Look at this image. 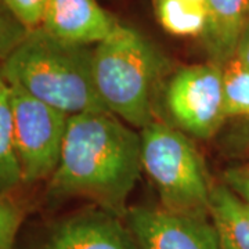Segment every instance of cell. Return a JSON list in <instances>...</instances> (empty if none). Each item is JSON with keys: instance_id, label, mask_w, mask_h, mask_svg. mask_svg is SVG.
Wrapping results in <instances>:
<instances>
[{"instance_id": "6da1fadb", "label": "cell", "mask_w": 249, "mask_h": 249, "mask_svg": "<svg viewBox=\"0 0 249 249\" xmlns=\"http://www.w3.org/2000/svg\"><path fill=\"white\" fill-rule=\"evenodd\" d=\"M142 169V139L130 124L107 111L71 115L58 166L47 180L46 204L86 198L124 219Z\"/></svg>"}, {"instance_id": "7a4b0ae2", "label": "cell", "mask_w": 249, "mask_h": 249, "mask_svg": "<svg viewBox=\"0 0 249 249\" xmlns=\"http://www.w3.org/2000/svg\"><path fill=\"white\" fill-rule=\"evenodd\" d=\"M93 52L37 28L1 62L3 76L68 116L107 111L94 86Z\"/></svg>"}, {"instance_id": "3957f363", "label": "cell", "mask_w": 249, "mask_h": 249, "mask_svg": "<svg viewBox=\"0 0 249 249\" xmlns=\"http://www.w3.org/2000/svg\"><path fill=\"white\" fill-rule=\"evenodd\" d=\"M168 60L134 28L118 25L93 52V76L108 112L142 130L154 121L152 101Z\"/></svg>"}, {"instance_id": "277c9868", "label": "cell", "mask_w": 249, "mask_h": 249, "mask_svg": "<svg viewBox=\"0 0 249 249\" xmlns=\"http://www.w3.org/2000/svg\"><path fill=\"white\" fill-rule=\"evenodd\" d=\"M142 169L172 213L209 217L211 190L204 162L186 133L152 121L140 130Z\"/></svg>"}, {"instance_id": "5b68a950", "label": "cell", "mask_w": 249, "mask_h": 249, "mask_svg": "<svg viewBox=\"0 0 249 249\" xmlns=\"http://www.w3.org/2000/svg\"><path fill=\"white\" fill-rule=\"evenodd\" d=\"M9 89L14 142L24 184L47 181L61 158L70 116L18 85H9Z\"/></svg>"}, {"instance_id": "8992f818", "label": "cell", "mask_w": 249, "mask_h": 249, "mask_svg": "<svg viewBox=\"0 0 249 249\" xmlns=\"http://www.w3.org/2000/svg\"><path fill=\"white\" fill-rule=\"evenodd\" d=\"M165 104L180 130L196 139L212 137L227 118L222 67L208 62L180 68L168 82Z\"/></svg>"}, {"instance_id": "52a82bcc", "label": "cell", "mask_w": 249, "mask_h": 249, "mask_svg": "<svg viewBox=\"0 0 249 249\" xmlns=\"http://www.w3.org/2000/svg\"><path fill=\"white\" fill-rule=\"evenodd\" d=\"M122 220L101 208L65 214L32 229L16 249H139Z\"/></svg>"}, {"instance_id": "ba28073f", "label": "cell", "mask_w": 249, "mask_h": 249, "mask_svg": "<svg viewBox=\"0 0 249 249\" xmlns=\"http://www.w3.org/2000/svg\"><path fill=\"white\" fill-rule=\"evenodd\" d=\"M124 222L139 249H223L209 217L136 206Z\"/></svg>"}, {"instance_id": "9c48e42d", "label": "cell", "mask_w": 249, "mask_h": 249, "mask_svg": "<svg viewBox=\"0 0 249 249\" xmlns=\"http://www.w3.org/2000/svg\"><path fill=\"white\" fill-rule=\"evenodd\" d=\"M119 22L97 0H49L42 29L57 39L75 45H98Z\"/></svg>"}, {"instance_id": "30bf717a", "label": "cell", "mask_w": 249, "mask_h": 249, "mask_svg": "<svg viewBox=\"0 0 249 249\" xmlns=\"http://www.w3.org/2000/svg\"><path fill=\"white\" fill-rule=\"evenodd\" d=\"M202 34L211 62L226 65L235 57L241 35L249 22V0H205Z\"/></svg>"}, {"instance_id": "8fae6325", "label": "cell", "mask_w": 249, "mask_h": 249, "mask_svg": "<svg viewBox=\"0 0 249 249\" xmlns=\"http://www.w3.org/2000/svg\"><path fill=\"white\" fill-rule=\"evenodd\" d=\"M209 219L223 249H249V204L226 183L212 184Z\"/></svg>"}, {"instance_id": "7c38bea8", "label": "cell", "mask_w": 249, "mask_h": 249, "mask_svg": "<svg viewBox=\"0 0 249 249\" xmlns=\"http://www.w3.org/2000/svg\"><path fill=\"white\" fill-rule=\"evenodd\" d=\"M21 184L24 180L14 142L10 89L4 82L0 86V196L13 194Z\"/></svg>"}, {"instance_id": "4fadbf2b", "label": "cell", "mask_w": 249, "mask_h": 249, "mask_svg": "<svg viewBox=\"0 0 249 249\" xmlns=\"http://www.w3.org/2000/svg\"><path fill=\"white\" fill-rule=\"evenodd\" d=\"M162 28L176 36H202L206 24L205 3L198 0H152Z\"/></svg>"}, {"instance_id": "5bb4252c", "label": "cell", "mask_w": 249, "mask_h": 249, "mask_svg": "<svg viewBox=\"0 0 249 249\" xmlns=\"http://www.w3.org/2000/svg\"><path fill=\"white\" fill-rule=\"evenodd\" d=\"M222 70L226 116H249V68L234 57Z\"/></svg>"}, {"instance_id": "9a60e30c", "label": "cell", "mask_w": 249, "mask_h": 249, "mask_svg": "<svg viewBox=\"0 0 249 249\" xmlns=\"http://www.w3.org/2000/svg\"><path fill=\"white\" fill-rule=\"evenodd\" d=\"M25 213L24 205L13 194L0 196V249H16Z\"/></svg>"}, {"instance_id": "2e32d148", "label": "cell", "mask_w": 249, "mask_h": 249, "mask_svg": "<svg viewBox=\"0 0 249 249\" xmlns=\"http://www.w3.org/2000/svg\"><path fill=\"white\" fill-rule=\"evenodd\" d=\"M28 32L29 31L7 9L3 0H0V61H4L9 57L25 39Z\"/></svg>"}, {"instance_id": "e0dca14e", "label": "cell", "mask_w": 249, "mask_h": 249, "mask_svg": "<svg viewBox=\"0 0 249 249\" xmlns=\"http://www.w3.org/2000/svg\"><path fill=\"white\" fill-rule=\"evenodd\" d=\"M3 3L28 31H34L42 27L49 0H3Z\"/></svg>"}, {"instance_id": "ac0fdd59", "label": "cell", "mask_w": 249, "mask_h": 249, "mask_svg": "<svg viewBox=\"0 0 249 249\" xmlns=\"http://www.w3.org/2000/svg\"><path fill=\"white\" fill-rule=\"evenodd\" d=\"M224 183L231 188L235 194L249 204V169H231L226 172Z\"/></svg>"}, {"instance_id": "d6986e66", "label": "cell", "mask_w": 249, "mask_h": 249, "mask_svg": "<svg viewBox=\"0 0 249 249\" xmlns=\"http://www.w3.org/2000/svg\"><path fill=\"white\" fill-rule=\"evenodd\" d=\"M235 58L249 68V22L241 35L240 43L235 52Z\"/></svg>"}, {"instance_id": "ffe728a7", "label": "cell", "mask_w": 249, "mask_h": 249, "mask_svg": "<svg viewBox=\"0 0 249 249\" xmlns=\"http://www.w3.org/2000/svg\"><path fill=\"white\" fill-rule=\"evenodd\" d=\"M1 62L3 61H0V86L6 82V79H4V76H3V68H1Z\"/></svg>"}, {"instance_id": "44dd1931", "label": "cell", "mask_w": 249, "mask_h": 249, "mask_svg": "<svg viewBox=\"0 0 249 249\" xmlns=\"http://www.w3.org/2000/svg\"><path fill=\"white\" fill-rule=\"evenodd\" d=\"M198 1H202V3H205V0H198Z\"/></svg>"}]
</instances>
